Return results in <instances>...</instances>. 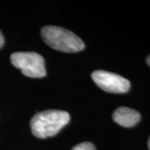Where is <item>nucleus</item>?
<instances>
[{"mask_svg":"<svg viewBox=\"0 0 150 150\" xmlns=\"http://www.w3.org/2000/svg\"><path fill=\"white\" fill-rule=\"evenodd\" d=\"M10 59L13 65L27 77L43 78L46 75L44 59L37 53L18 52L12 54Z\"/></svg>","mask_w":150,"mask_h":150,"instance_id":"7ed1b4c3","label":"nucleus"},{"mask_svg":"<svg viewBox=\"0 0 150 150\" xmlns=\"http://www.w3.org/2000/svg\"><path fill=\"white\" fill-rule=\"evenodd\" d=\"M4 38L3 36V33L0 31V48L4 46Z\"/></svg>","mask_w":150,"mask_h":150,"instance_id":"0eeeda50","label":"nucleus"},{"mask_svg":"<svg viewBox=\"0 0 150 150\" xmlns=\"http://www.w3.org/2000/svg\"><path fill=\"white\" fill-rule=\"evenodd\" d=\"M72 150H96L95 146L90 142H84L74 146Z\"/></svg>","mask_w":150,"mask_h":150,"instance_id":"423d86ee","label":"nucleus"},{"mask_svg":"<svg viewBox=\"0 0 150 150\" xmlns=\"http://www.w3.org/2000/svg\"><path fill=\"white\" fill-rule=\"evenodd\" d=\"M92 79L101 89L108 93H123L130 88V82L127 79L104 70L94 71Z\"/></svg>","mask_w":150,"mask_h":150,"instance_id":"20e7f679","label":"nucleus"},{"mask_svg":"<svg viewBox=\"0 0 150 150\" xmlns=\"http://www.w3.org/2000/svg\"><path fill=\"white\" fill-rule=\"evenodd\" d=\"M148 147H149V149L150 150V137L149 139V141H148Z\"/></svg>","mask_w":150,"mask_h":150,"instance_id":"1a4fd4ad","label":"nucleus"},{"mask_svg":"<svg viewBox=\"0 0 150 150\" xmlns=\"http://www.w3.org/2000/svg\"><path fill=\"white\" fill-rule=\"evenodd\" d=\"M112 119L119 125L130 128L136 125L141 119V115L138 111L127 107H120L112 113Z\"/></svg>","mask_w":150,"mask_h":150,"instance_id":"39448f33","label":"nucleus"},{"mask_svg":"<svg viewBox=\"0 0 150 150\" xmlns=\"http://www.w3.org/2000/svg\"><path fill=\"white\" fill-rule=\"evenodd\" d=\"M146 62H147V64H148V65L150 67V54L147 57V59H146Z\"/></svg>","mask_w":150,"mask_h":150,"instance_id":"6e6552de","label":"nucleus"},{"mask_svg":"<svg viewBox=\"0 0 150 150\" xmlns=\"http://www.w3.org/2000/svg\"><path fill=\"white\" fill-rule=\"evenodd\" d=\"M69 120L68 112L49 109L36 113L30 121V127L35 137L46 139L58 134Z\"/></svg>","mask_w":150,"mask_h":150,"instance_id":"f257e3e1","label":"nucleus"},{"mask_svg":"<svg viewBox=\"0 0 150 150\" xmlns=\"http://www.w3.org/2000/svg\"><path fill=\"white\" fill-rule=\"evenodd\" d=\"M41 35L48 46L61 52L76 53L85 47L80 38L64 28L45 26L41 30Z\"/></svg>","mask_w":150,"mask_h":150,"instance_id":"f03ea898","label":"nucleus"}]
</instances>
